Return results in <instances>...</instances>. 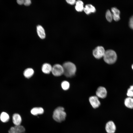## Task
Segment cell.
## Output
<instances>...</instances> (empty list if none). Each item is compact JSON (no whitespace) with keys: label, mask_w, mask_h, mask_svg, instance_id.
Listing matches in <instances>:
<instances>
[{"label":"cell","mask_w":133,"mask_h":133,"mask_svg":"<svg viewBox=\"0 0 133 133\" xmlns=\"http://www.w3.org/2000/svg\"><path fill=\"white\" fill-rule=\"evenodd\" d=\"M63 74L66 77H71L74 75L76 71V68L75 65L70 62H66L62 66Z\"/></svg>","instance_id":"obj_1"},{"label":"cell","mask_w":133,"mask_h":133,"mask_svg":"<svg viewBox=\"0 0 133 133\" xmlns=\"http://www.w3.org/2000/svg\"><path fill=\"white\" fill-rule=\"evenodd\" d=\"M66 116V114L64 111V108L62 107H57L53 112V118L57 122H60L64 121Z\"/></svg>","instance_id":"obj_2"},{"label":"cell","mask_w":133,"mask_h":133,"mask_svg":"<svg viewBox=\"0 0 133 133\" xmlns=\"http://www.w3.org/2000/svg\"><path fill=\"white\" fill-rule=\"evenodd\" d=\"M103 57L106 63L108 64H112L116 62L117 55L114 50L110 49L105 51Z\"/></svg>","instance_id":"obj_3"},{"label":"cell","mask_w":133,"mask_h":133,"mask_svg":"<svg viewBox=\"0 0 133 133\" xmlns=\"http://www.w3.org/2000/svg\"><path fill=\"white\" fill-rule=\"evenodd\" d=\"M105 51L103 47L102 46H98L94 50L93 54L96 58L100 59L103 57Z\"/></svg>","instance_id":"obj_4"},{"label":"cell","mask_w":133,"mask_h":133,"mask_svg":"<svg viewBox=\"0 0 133 133\" xmlns=\"http://www.w3.org/2000/svg\"><path fill=\"white\" fill-rule=\"evenodd\" d=\"M51 72L52 74L55 76H61L64 73L62 66L59 64H56L52 67Z\"/></svg>","instance_id":"obj_5"},{"label":"cell","mask_w":133,"mask_h":133,"mask_svg":"<svg viewBox=\"0 0 133 133\" xmlns=\"http://www.w3.org/2000/svg\"><path fill=\"white\" fill-rule=\"evenodd\" d=\"M105 130L107 133H114L116 130V126L112 121H109L106 124Z\"/></svg>","instance_id":"obj_6"},{"label":"cell","mask_w":133,"mask_h":133,"mask_svg":"<svg viewBox=\"0 0 133 133\" xmlns=\"http://www.w3.org/2000/svg\"><path fill=\"white\" fill-rule=\"evenodd\" d=\"M89 102L94 108H98L100 105V103L98 97L96 96H92L89 98Z\"/></svg>","instance_id":"obj_7"},{"label":"cell","mask_w":133,"mask_h":133,"mask_svg":"<svg viewBox=\"0 0 133 133\" xmlns=\"http://www.w3.org/2000/svg\"><path fill=\"white\" fill-rule=\"evenodd\" d=\"M25 131L23 126L20 125L11 127L8 131L9 133H23Z\"/></svg>","instance_id":"obj_8"},{"label":"cell","mask_w":133,"mask_h":133,"mask_svg":"<svg viewBox=\"0 0 133 133\" xmlns=\"http://www.w3.org/2000/svg\"><path fill=\"white\" fill-rule=\"evenodd\" d=\"M96 94V96L98 98L104 99L107 96V90L105 87L102 86H100L97 89Z\"/></svg>","instance_id":"obj_9"},{"label":"cell","mask_w":133,"mask_h":133,"mask_svg":"<svg viewBox=\"0 0 133 133\" xmlns=\"http://www.w3.org/2000/svg\"><path fill=\"white\" fill-rule=\"evenodd\" d=\"M111 12L112 13L113 18L116 21H118L120 19V11L116 7H112L111 9Z\"/></svg>","instance_id":"obj_10"},{"label":"cell","mask_w":133,"mask_h":133,"mask_svg":"<svg viewBox=\"0 0 133 133\" xmlns=\"http://www.w3.org/2000/svg\"><path fill=\"white\" fill-rule=\"evenodd\" d=\"M84 11L87 15H89L92 13H94L96 11V9L91 4L86 5L84 7Z\"/></svg>","instance_id":"obj_11"},{"label":"cell","mask_w":133,"mask_h":133,"mask_svg":"<svg viewBox=\"0 0 133 133\" xmlns=\"http://www.w3.org/2000/svg\"><path fill=\"white\" fill-rule=\"evenodd\" d=\"M13 122L15 126L20 125L22 119L20 115L17 113L14 114L12 116Z\"/></svg>","instance_id":"obj_12"},{"label":"cell","mask_w":133,"mask_h":133,"mask_svg":"<svg viewBox=\"0 0 133 133\" xmlns=\"http://www.w3.org/2000/svg\"><path fill=\"white\" fill-rule=\"evenodd\" d=\"M37 31L38 35L41 39L45 38L46 34L44 30L41 25H38L37 27Z\"/></svg>","instance_id":"obj_13"},{"label":"cell","mask_w":133,"mask_h":133,"mask_svg":"<svg viewBox=\"0 0 133 133\" xmlns=\"http://www.w3.org/2000/svg\"><path fill=\"white\" fill-rule=\"evenodd\" d=\"M52 67L50 64L48 63L44 64L42 67V72L45 74H49L51 72Z\"/></svg>","instance_id":"obj_14"},{"label":"cell","mask_w":133,"mask_h":133,"mask_svg":"<svg viewBox=\"0 0 133 133\" xmlns=\"http://www.w3.org/2000/svg\"><path fill=\"white\" fill-rule=\"evenodd\" d=\"M31 113L34 116L42 114L44 112V110L41 107H35L32 108L31 111Z\"/></svg>","instance_id":"obj_15"},{"label":"cell","mask_w":133,"mask_h":133,"mask_svg":"<svg viewBox=\"0 0 133 133\" xmlns=\"http://www.w3.org/2000/svg\"><path fill=\"white\" fill-rule=\"evenodd\" d=\"M124 104L127 108L133 109V98L128 97L126 98L124 100Z\"/></svg>","instance_id":"obj_16"},{"label":"cell","mask_w":133,"mask_h":133,"mask_svg":"<svg viewBox=\"0 0 133 133\" xmlns=\"http://www.w3.org/2000/svg\"><path fill=\"white\" fill-rule=\"evenodd\" d=\"M75 9L78 12H81L83 10L84 7L83 3V1L79 0L76 1Z\"/></svg>","instance_id":"obj_17"},{"label":"cell","mask_w":133,"mask_h":133,"mask_svg":"<svg viewBox=\"0 0 133 133\" xmlns=\"http://www.w3.org/2000/svg\"><path fill=\"white\" fill-rule=\"evenodd\" d=\"M34 71L33 69L31 68L26 69L24 71L23 74L24 76L27 78H29L33 75Z\"/></svg>","instance_id":"obj_18"},{"label":"cell","mask_w":133,"mask_h":133,"mask_svg":"<svg viewBox=\"0 0 133 133\" xmlns=\"http://www.w3.org/2000/svg\"><path fill=\"white\" fill-rule=\"evenodd\" d=\"M9 116L8 114L5 112H2L0 114V119L2 122H7L9 120Z\"/></svg>","instance_id":"obj_19"},{"label":"cell","mask_w":133,"mask_h":133,"mask_svg":"<svg viewBox=\"0 0 133 133\" xmlns=\"http://www.w3.org/2000/svg\"><path fill=\"white\" fill-rule=\"evenodd\" d=\"M105 17L107 20L109 22H111L113 19L112 13L109 10H108L106 13Z\"/></svg>","instance_id":"obj_20"},{"label":"cell","mask_w":133,"mask_h":133,"mask_svg":"<svg viewBox=\"0 0 133 133\" xmlns=\"http://www.w3.org/2000/svg\"><path fill=\"white\" fill-rule=\"evenodd\" d=\"M61 87L62 89L64 90H67L69 87V83L66 81H63L61 84Z\"/></svg>","instance_id":"obj_21"},{"label":"cell","mask_w":133,"mask_h":133,"mask_svg":"<svg viewBox=\"0 0 133 133\" xmlns=\"http://www.w3.org/2000/svg\"><path fill=\"white\" fill-rule=\"evenodd\" d=\"M127 95L128 97H133V85L131 86L128 89Z\"/></svg>","instance_id":"obj_22"},{"label":"cell","mask_w":133,"mask_h":133,"mask_svg":"<svg viewBox=\"0 0 133 133\" xmlns=\"http://www.w3.org/2000/svg\"><path fill=\"white\" fill-rule=\"evenodd\" d=\"M129 25L130 28L133 29V15L130 18L129 22Z\"/></svg>","instance_id":"obj_23"},{"label":"cell","mask_w":133,"mask_h":133,"mask_svg":"<svg viewBox=\"0 0 133 133\" xmlns=\"http://www.w3.org/2000/svg\"><path fill=\"white\" fill-rule=\"evenodd\" d=\"M31 3V1L30 0H24V4L26 6H29Z\"/></svg>","instance_id":"obj_24"},{"label":"cell","mask_w":133,"mask_h":133,"mask_svg":"<svg viewBox=\"0 0 133 133\" xmlns=\"http://www.w3.org/2000/svg\"><path fill=\"white\" fill-rule=\"evenodd\" d=\"M66 1L68 3L71 5L75 4L76 1L75 0H66Z\"/></svg>","instance_id":"obj_25"},{"label":"cell","mask_w":133,"mask_h":133,"mask_svg":"<svg viewBox=\"0 0 133 133\" xmlns=\"http://www.w3.org/2000/svg\"><path fill=\"white\" fill-rule=\"evenodd\" d=\"M24 0H17V3L20 5L24 4Z\"/></svg>","instance_id":"obj_26"},{"label":"cell","mask_w":133,"mask_h":133,"mask_svg":"<svg viewBox=\"0 0 133 133\" xmlns=\"http://www.w3.org/2000/svg\"><path fill=\"white\" fill-rule=\"evenodd\" d=\"M132 69L133 70V64L132 65Z\"/></svg>","instance_id":"obj_27"},{"label":"cell","mask_w":133,"mask_h":133,"mask_svg":"<svg viewBox=\"0 0 133 133\" xmlns=\"http://www.w3.org/2000/svg\"></svg>","instance_id":"obj_28"}]
</instances>
